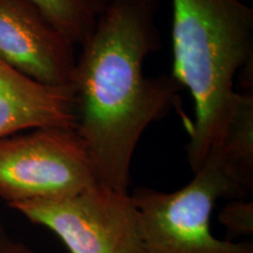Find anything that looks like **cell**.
I'll use <instances>...</instances> for the list:
<instances>
[{
    "label": "cell",
    "mask_w": 253,
    "mask_h": 253,
    "mask_svg": "<svg viewBox=\"0 0 253 253\" xmlns=\"http://www.w3.org/2000/svg\"><path fill=\"white\" fill-rule=\"evenodd\" d=\"M158 8L160 0H109L75 60V131L97 184L120 191L130 185L142 135L175 108L183 89L171 74H144V61L162 47Z\"/></svg>",
    "instance_id": "obj_1"
},
{
    "label": "cell",
    "mask_w": 253,
    "mask_h": 253,
    "mask_svg": "<svg viewBox=\"0 0 253 253\" xmlns=\"http://www.w3.org/2000/svg\"><path fill=\"white\" fill-rule=\"evenodd\" d=\"M131 198L138 214L143 253H253L251 243L218 239L211 231L218 199H235L213 151L182 189L164 192L142 186L134 190Z\"/></svg>",
    "instance_id": "obj_3"
},
{
    "label": "cell",
    "mask_w": 253,
    "mask_h": 253,
    "mask_svg": "<svg viewBox=\"0 0 253 253\" xmlns=\"http://www.w3.org/2000/svg\"><path fill=\"white\" fill-rule=\"evenodd\" d=\"M75 125L71 87L41 84L0 60V138L48 126L75 130Z\"/></svg>",
    "instance_id": "obj_7"
},
{
    "label": "cell",
    "mask_w": 253,
    "mask_h": 253,
    "mask_svg": "<svg viewBox=\"0 0 253 253\" xmlns=\"http://www.w3.org/2000/svg\"><path fill=\"white\" fill-rule=\"evenodd\" d=\"M172 73L195 103L186 147L198 171L219 140L236 90L253 62V8L242 0H172Z\"/></svg>",
    "instance_id": "obj_2"
},
{
    "label": "cell",
    "mask_w": 253,
    "mask_h": 253,
    "mask_svg": "<svg viewBox=\"0 0 253 253\" xmlns=\"http://www.w3.org/2000/svg\"><path fill=\"white\" fill-rule=\"evenodd\" d=\"M72 45L89 39L109 0H26Z\"/></svg>",
    "instance_id": "obj_9"
},
{
    "label": "cell",
    "mask_w": 253,
    "mask_h": 253,
    "mask_svg": "<svg viewBox=\"0 0 253 253\" xmlns=\"http://www.w3.org/2000/svg\"><path fill=\"white\" fill-rule=\"evenodd\" d=\"M219 158L235 199L253 190V95L236 91L219 140L211 149Z\"/></svg>",
    "instance_id": "obj_8"
},
{
    "label": "cell",
    "mask_w": 253,
    "mask_h": 253,
    "mask_svg": "<svg viewBox=\"0 0 253 253\" xmlns=\"http://www.w3.org/2000/svg\"><path fill=\"white\" fill-rule=\"evenodd\" d=\"M0 60L48 87H71L75 46L26 0H0Z\"/></svg>",
    "instance_id": "obj_6"
},
{
    "label": "cell",
    "mask_w": 253,
    "mask_h": 253,
    "mask_svg": "<svg viewBox=\"0 0 253 253\" xmlns=\"http://www.w3.org/2000/svg\"><path fill=\"white\" fill-rule=\"evenodd\" d=\"M219 221L232 239L253 233V203L245 199H231L219 213Z\"/></svg>",
    "instance_id": "obj_10"
},
{
    "label": "cell",
    "mask_w": 253,
    "mask_h": 253,
    "mask_svg": "<svg viewBox=\"0 0 253 253\" xmlns=\"http://www.w3.org/2000/svg\"><path fill=\"white\" fill-rule=\"evenodd\" d=\"M96 184L74 129L48 126L0 138V198L9 207L72 197Z\"/></svg>",
    "instance_id": "obj_4"
},
{
    "label": "cell",
    "mask_w": 253,
    "mask_h": 253,
    "mask_svg": "<svg viewBox=\"0 0 253 253\" xmlns=\"http://www.w3.org/2000/svg\"><path fill=\"white\" fill-rule=\"evenodd\" d=\"M11 208L52 231L69 253H143L137 210L128 191L96 183L72 197Z\"/></svg>",
    "instance_id": "obj_5"
},
{
    "label": "cell",
    "mask_w": 253,
    "mask_h": 253,
    "mask_svg": "<svg viewBox=\"0 0 253 253\" xmlns=\"http://www.w3.org/2000/svg\"><path fill=\"white\" fill-rule=\"evenodd\" d=\"M0 253H34L23 242L12 238L0 225Z\"/></svg>",
    "instance_id": "obj_11"
}]
</instances>
